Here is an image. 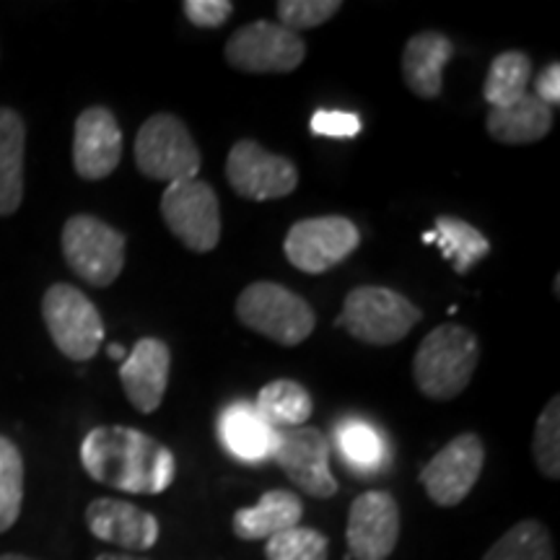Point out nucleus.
Here are the masks:
<instances>
[{
	"instance_id": "obj_26",
	"label": "nucleus",
	"mask_w": 560,
	"mask_h": 560,
	"mask_svg": "<svg viewBox=\"0 0 560 560\" xmlns=\"http://www.w3.org/2000/svg\"><path fill=\"white\" fill-rule=\"evenodd\" d=\"M340 457L355 472H376L387 462V441L366 420H342L335 431Z\"/></svg>"
},
{
	"instance_id": "obj_18",
	"label": "nucleus",
	"mask_w": 560,
	"mask_h": 560,
	"mask_svg": "<svg viewBox=\"0 0 560 560\" xmlns=\"http://www.w3.org/2000/svg\"><path fill=\"white\" fill-rule=\"evenodd\" d=\"M215 433L223 450L247 465L270 459L278 444V429H272L255 408V402L247 400H236L221 410L215 420Z\"/></svg>"
},
{
	"instance_id": "obj_25",
	"label": "nucleus",
	"mask_w": 560,
	"mask_h": 560,
	"mask_svg": "<svg viewBox=\"0 0 560 560\" xmlns=\"http://www.w3.org/2000/svg\"><path fill=\"white\" fill-rule=\"evenodd\" d=\"M532 81V60L520 50L501 52L493 58L486 75V86H482V96L490 104V109H501L522 100L529 91Z\"/></svg>"
},
{
	"instance_id": "obj_1",
	"label": "nucleus",
	"mask_w": 560,
	"mask_h": 560,
	"mask_svg": "<svg viewBox=\"0 0 560 560\" xmlns=\"http://www.w3.org/2000/svg\"><path fill=\"white\" fill-rule=\"evenodd\" d=\"M81 465L102 486L159 495L172 486L177 459L170 446L128 425H96L81 444Z\"/></svg>"
},
{
	"instance_id": "obj_9",
	"label": "nucleus",
	"mask_w": 560,
	"mask_h": 560,
	"mask_svg": "<svg viewBox=\"0 0 560 560\" xmlns=\"http://www.w3.org/2000/svg\"><path fill=\"white\" fill-rule=\"evenodd\" d=\"M361 244V231L342 215H319L293 223L285 234V257L293 268L310 276L338 268Z\"/></svg>"
},
{
	"instance_id": "obj_20",
	"label": "nucleus",
	"mask_w": 560,
	"mask_h": 560,
	"mask_svg": "<svg viewBox=\"0 0 560 560\" xmlns=\"http://www.w3.org/2000/svg\"><path fill=\"white\" fill-rule=\"evenodd\" d=\"M301 516H304V506H301L296 493H291V490H268L255 506L236 511L234 535L247 542L270 540L278 532L299 527Z\"/></svg>"
},
{
	"instance_id": "obj_21",
	"label": "nucleus",
	"mask_w": 560,
	"mask_h": 560,
	"mask_svg": "<svg viewBox=\"0 0 560 560\" xmlns=\"http://www.w3.org/2000/svg\"><path fill=\"white\" fill-rule=\"evenodd\" d=\"M486 128L488 136L503 145L540 143L552 130V109L527 91L509 107L490 109Z\"/></svg>"
},
{
	"instance_id": "obj_30",
	"label": "nucleus",
	"mask_w": 560,
	"mask_h": 560,
	"mask_svg": "<svg viewBox=\"0 0 560 560\" xmlns=\"http://www.w3.org/2000/svg\"><path fill=\"white\" fill-rule=\"evenodd\" d=\"M532 452L535 462L540 467L545 478H560V397L545 405L540 420L535 425V436H532Z\"/></svg>"
},
{
	"instance_id": "obj_7",
	"label": "nucleus",
	"mask_w": 560,
	"mask_h": 560,
	"mask_svg": "<svg viewBox=\"0 0 560 560\" xmlns=\"http://www.w3.org/2000/svg\"><path fill=\"white\" fill-rule=\"evenodd\" d=\"M125 234L96 215H73L62 226L68 268L94 289H107L125 268Z\"/></svg>"
},
{
	"instance_id": "obj_35",
	"label": "nucleus",
	"mask_w": 560,
	"mask_h": 560,
	"mask_svg": "<svg viewBox=\"0 0 560 560\" xmlns=\"http://www.w3.org/2000/svg\"><path fill=\"white\" fill-rule=\"evenodd\" d=\"M107 353H109V359H117L120 363L128 359V350H125L122 346H115V342H112V346H107Z\"/></svg>"
},
{
	"instance_id": "obj_6",
	"label": "nucleus",
	"mask_w": 560,
	"mask_h": 560,
	"mask_svg": "<svg viewBox=\"0 0 560 560\" xmlns=\"http://www.w3.org/2000/svg\"><path fill=\"white\" fill-rule=\"evenodd\" d=\"M42 319L55 346L70 361H91L104 342V322L86 293L55 283L42 299Z\"/></svg>"
},
{
	"instance_id": "obj_37",
	"label": "nucleus",
	"mask_w": 560,
	"mask_h": 560,
	"mask_svg": "<svg viewBox=\"0 0 560 560\" xmlns=\"http://www.w3.org/2000/svg\"><path fill=\"white\" fill-rule=\"evenodd\" d=\"M0 560H32L26 556H16V552H9V556H0Z\"/></svg>"
},
{
	"instance_id": "obj_5",
	"label": "nucleus",
	"mask_w": 560,
	"mask_h": 560,
	"mask_svg": "<svg viewBox=\"0 0 560 560\" xmlns=\"http://www.w3.org/2000/svg\"><path fill=\"white\" fill-rule=\"evenodd\" d=\"M136 164L143 177L156 182L198 179L200 151L177 115L159 112L149 117L136 138Z\"/></svg>"
},
{
	"instance_id": "obj_28",
	"label": "nucleus",
	"mask_w": 560,
	"mask_h": 560,
	"mask_svg": "<svg viewBox=\"0 0 560 560\" xmlns=\"http://www.w3.org/2000/svg\"><path fill=\"white\" fill-rule=\"evenodd\" d=\"M24 503V457L11 439L0 436V535L19 522Z\"/></svg>"
},
{
	"instance_id": "obj_24",
	"label": "nucleus",
	"mask_w": 560,
	"mask_h": 560,
	"mask_svg": "<svg viewBox=\"0 0 560 560\" xmlns=\"http://www.w3.org/2000/svg\"><path fill=\"white\" fill-rule=\"evenodd\" d=\"M255 408L268 420L272 429H296L312 418V397L310 392L293 380H276L265 384L257 395Z\"/></svg>"
},
{
	"instance_id": "obj_11",
	"label": "nucleus",
	"mask_w": 560,
	"mask_h": 560,
	"mask_svg": "<svg viewBox=\"0 0 560 560\" xmlns=\"http://www.w3.org/2000/svg\"><path fill=\"white\" fill-rule=\"evenodd\" d=\"M226 179L240 198L265 202L296 190L299 170L291 159L270 153L257 140H240L229 151Z\"/></svg>"
},
{
	"instance_id": "obj_13",
	"label": "nucleus",
	"mask_w": 560,
	"mask_h": 560,
	"mask_svg": "<svg viewBox=\"0 0 560 560\" xmlns=\"http://www.w3.org/2000/svg\"><path fill=\"white\" fill-rule=\"evenodd\" d=\"M486 465V446L475 433H462L433 457L420 472L425 493L439 506H457L470 495Z\"/></svg>"
},
{
	"instance_id": "obj_3",
	"label": "nucleus",
	"mask_w": 560,
	"mask_h": 560,
	"mask_svg": "<svg viewBox=\"0 0 560 560\" xmlns=\"http://www.w3.org/2000/svg\"><path fill=\"white\" fill-rule=\"evenodd\" d=\"M236 317L244 327L285 348L304 342L317 325V314L304 299L270 280H257L240 293Z\"/></svg>"
},
{
	"instance_id": "obj_32",
	"label": "nucleus",
	"mask_w": 560,
	"mask_h": 560,
	"mask_svg": "<svg viewBox=\"0 0 560 560\" xmlns=\"http://www.w3.org/2000/svg\"><path fill=\"white\" fill-rule=\"evenodd\" d=\"M312 132L325 138H355L361 132V120L353 112L319 109L312 117Z\"/></svg>"
},
{
	"instance_id": "obj_8",
	"label": "nucleus",
	"mask_w": 560,
	"mask_h": 560,
	"mask_svg": "<svg viewBox=\"0 0 560 560\" xmlns=\"http://www.w3.org/2000/svg\"><path fill=\"white\" fill-rule=\"evenodd\" d=\"M161 215L177 240L192 252H210L221 240L219 195L202 179L172 182L161 198Z\"/></svg>"
},
{
	"instance_id": "obj_15",
	"label": "nucleus",
	"mask_w": 560,
	"mask_h": 560,
	"mask_svg": "<svg viewBox=\"0 0 560 560\" xmlns=\"http://www.w3.org/2000/svg\"><path fill=\"white\" fill-rule=\"evenodd\" d=\"M122 159V130L107 107L83 109L73 132V166L81 179L100 182Z\"/></svg>"
},
{
	"instance_id": "obj_19",
	"label": "nucleus",
	"mask_w": 560,
	"mask_h": 560,
	"mask_svg": "<svg viewBox=\"0 0 560 560\" xmlns=\"http://www.w3.org/2000/svg\"><path fill=\"white\" fill-rule=\"evenodd\" d=\"M454 45L441 32L412 34L402 50V79L418 100H436L444 89V68L452 60Z\"/></svg>"
},
{
	"instance_id": "obj_14",
	"label": "nucleus",
	"mask_w": 560,
	"mask_h": 560,
	"mask_svg": "<svg viewBox=\"0 0 560 560\" xmlns=\"http://www.w3.org/2000/svg\"><path fill=\"white\" fill-rule=\"evenodd\" d=\"M348 550L355 560H387L400 540V506L387 490H366L348 514Z\"/></svg>"
},
{
	"instance_id": "obj_22",
	"label": "nucleus",
	"mask_w": 560,
	"mask_h": 560,
	"mask_svg": "<svg viewBox=\"0 0 560 560\" xmlns=\"http://www.w3.org/2000/svg\"><path fill=\"white\" fill-rule=\"evenodd\" d=\"M26 128L19 112L0 107V215L16 213L24 200Z\"/></svg>"
},
{
	"instance_id": "obj_29",
	"label": "nucleus",
	"mask_w": 560,
	"mask_h": 560,
	"mask_svg": "<svg viewBox=\"0 0 560 560\" xmlns=\"http://www.w3.org/2000/svg\"><path fill=\"white\" fill-rule=\"evenodd\" d=\"M327 537L312 527H291L265 540L268 560H327Z\"/></svg>"
},
{
	"instance_id": "obj_16",
	"label": "nucleus",
	"mask_w": 560,
	"mask_h": 560,
	"mask_svg": "<svg viewBox=\"0 0 560 560\" xmlns=\"http://www.w3.org/2000/svg\"><path fill=\"white\" fill-rule=\"evenodd\" d=\"M172 350L164 340L143 338L120 363V382L132 408L143 416L156 412L170 387Z\"/></svg>"
},
{
	"instance_id": "obj_34",
	"label": "nucleus",
	"mask_w": 560,
	"mask_h": 560,
	"mask_svg": "<svg viewBox=\"0 0 560 560\" xmlns=\"http://www.w3.org/2000/svg\"><path fill=\"white\" fill-rule=\"evenodd\" d=\"M535 96L548 107L560 104V62H550L535 79Z\"/></svg>"
},
{
	"instance_id": "obj_12",
	"label": "nucleus",
	"mask_w": 560,
	"mask_h": 560,
	"mask_svg": "<svg viewBox=\"0 0 560 560\" xmlns=\"http://www.w3.org/2000/svg\"><path fill=\"white\" fill-rule=\"evenodd\" d=\"M270 459H276L293 486L312 499H332L338 493V480L330 470V444L312 425L278 431V444Z\"/></svg>"
},
{
	"instance_id": "obj_4",
	"label": "nucleus",
	"mask_w": 560,
	"mask_h": 560,
	"mask_svg": "<svg viewBox=\"0 0 560 560\" xmlns=\"http://www.w3.org/2000/svg\"><path fill=\"white\" fill-rule=\"evenodd\" d=\"M420 319L423 312L402 293L382 285H359L346 296L338 327L366 346H395Z\"/></svg>"
},
{
	"instance_id": "obj_2",
	"label": "nucleus",
	"mask_w": 560,
	"mask_h": 560,
	"mask_svg": "<svg viewBox=\"0 0 560 560\" xmlns=\"http://www.w3.org/2000/svg\"><path fill=\"white\" fill-rule=\"evenodd\" d=\"M480 361V342L462 325H439L420 342L412 376L431 400H454L470 384Z\"/></svg>"
},
{
	"instance_id": "obj_27",
	"label": "nucleus",
	"mask_w": 560,
	"mask_h": 560,
	"mask_svg": "<svg viewBox=\"0 0 560 560\" xmlns=\"http://www.w3.org/2000/svg\"><path fill=\"white\" fill-rule=\"evenodd\" d=\"M482 560H556L550 532L535 520L514 524Z\"/></svg>"
},
{
	"instance_id": "obj_17",
	"label": "nucleus",
	"mask_w": 560,
	"mask_h": 560,
	"mask_svg": "<svg viewBox=\"0 0 560 560\" xmlns=\"http://www.w3.org/2000/svg\"><path fill=\"white\" fill-rule=\"evenodd\" d=\"M86 527L96 540L122 550H151L161 527L151 511L117 499H96L86 506Z\"/></svg>"
},
{
	"instance_id": "obj_36",
	"label": "nucleus",
	"mask_w": 560,
	"mask_h": 560,
	"mask_svg": "<svg viewBox=\"0 0 560 560\" xmlns=\"http://www.w3.org/2000/svg\"><path fill=\"white\" fill-rule=\"evenodd\" d=\"M96 560H145V558H138V556H117V552H102Z\"/></svg>"
},
{
	"instance_id": "obj_31",
	"label": "nucleus",
	"mask_w": 560,
	"mask_h": 560,
	"mask_svg": "<svg viewBox=\"0 0 560 560\" xmlns=\"http://www.w3.org/2000/svg\"><path fill=\"white\" fill-rule=\"evenodd\" d=\"M340 9V0H280L276 5V13L280 19V26L299 34L314 30V26H322Z\"/></svg>"
},
{
	"instance_id": "obj_23",
	"label": "nucleus",
	"mask_w": 560,
	"mask_h": 560,
	"mask_svg": "<svg viewBox=\"0 0 560 560\" xmlns=\"http://www.w3.org/2000/svg\"><path fill=\"white\" fill-rule=\"evenodd\" d=\"M425 244H439L446 260L452 262L454 272L465 276L475 265L490 255V242L480 234L472 223L457 219V215H439L433 231L423 234Z\"/></svg>"
},
{
	"instance_id": "obj_10",
	"label": "nucleus",
	"mask_w": 560,
	"mask_h": 560,
	"mask_svg": "<svg viewBox=\"0 0 560 560\" xmlns=\"http://www.w3.org/2000/svg\"><path fill=\"white\" fill-rule=\"evenodd\" d=\"M306 58L301 34L270 21H252L226 42V60L242 73H291Z\"/></svg>"
},
{
	"instance_id": "obj_33",
	"label": "nucleus",
	"mask_w": 560,
	"mask_h": 560,
	"mask_svg": "<svg viewBox=\"0 0 560 560\" xmlns=\"http://www.w3.org/2000/svg\"><path fill=\"white\" fill-rule=\"evenodd\" d=\"M182 11L200 30H219L234 13V3L229 0H185Z\"/></svg>"
}]
</instances>
